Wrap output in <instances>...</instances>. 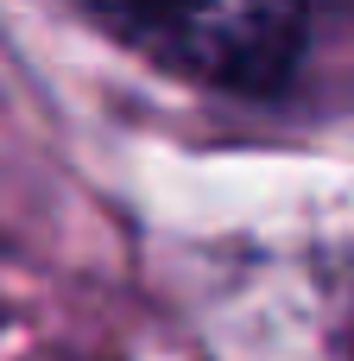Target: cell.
I'll list each match as a JSON object with an SVG mask.
<instances>
[{
	"mask_svg": "<svg viewBox=\"0 0 354 361\" xmlns=\"http://www.w3.org/2000/svg\"><path fill=\"white\" fill-rule=\"evenodd\" d=\"M95 25L158 70L228 95H279L310 32L298 6H95Z\"/></svg>",
	"mask_w": 354,
	"mask_h": 361,
	"instance_id": "1",
	"label": "cell"
}]
</instances>
